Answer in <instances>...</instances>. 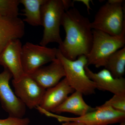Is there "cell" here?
<instances>
[{
	"label": "cell",
	"instance_id": "19",
	"mask_svg": "<svg viewBox=\"0 0 125 125\" xmlns=\"http://www.w3.org/2000/svg\"><path fill=\"white\" fill-rule=\"evenodd\" d=\"M102 105L111 107L118 111L125 113V94H114Z\"/></svg>",
	"mask_w": 125,
	"mask_h": 125
},
{
	"label": "cell",
	"instance_id": "23",
	"mask_svg": "<svg viewBox=\"0 0 125 125\" xmlns=\"http://www.w3.org/2000/svg\"><path fill=\"white\" fill-rule=\"evenodd\" d=\"M125 125V121L122 122L120 123V125Z\"/></svg>",
	"mask_w": 125,
	"mask_h": 125
},
{
	"label": "cell",
	"instance_id": "14",
	"mask_svg": "<svg viewBox=\"0 0 125 125\" xmlns=\"http://www.w3.org/2000/svg\"><path fill=\"white\" fill-rule=\"evenodd\" d=\"M23 21L0 15V55L11 40L22 38L24 35Z\"/></svg>",
	"mask_w": 125,
	"mask_h": 125
},
{
	"label": "cell",
	"instance_id": "18",
	"mask_svg": "<svg viewBox=\"0 0 125 125\" xmlns=\"http://www.w3.org/2000/svg\"><path fill=\"white\" fill-rule=\"evenodd\" d=\"M20 0H0V15L9 18H17Z\"/></svg>",
	"mask_w": 125,
	"mask_h": 125
},
{
	"label": "cell",
	"instance_id": "5",
	"mask_svg": "<svg viewBox=\"0 0 125 125\" xmlns=\"http://www.w3.org/2000/svg\"><path fill=\"white\" fill-rule=\"evenodd\" d=\"M56 58L62 63L65 78L75 91L80 92L83 95L95 93L97 89L96 84L88 77L85 71V67L88 64L86 56H80L75 60H70L62 56L58 49Z\"/></svg>",
	"mask_w": 125,
	"mask_h": 125
},
{
	"label": "cell",
	"instance_id": "12",
	"mask_svg": "<svg viewBox=\"0 0 125 125\" xmlns=\"http://www.w3.org/2000/svg\"><path fill=\"white\" fill-rule=\"evenodd\" d=\"M29 75L46 89L57 85L65 73L62 63L56 58L48 65L42 66Z\"/></svg>",
	"mask_w": 125,
	"mask_h": 125
},
{
	"label": "cell",
	"instance_id": "7",
	"mask_svg": "<svg viewBox=\"0 0 125 125\" xmlns=\"http://www.w3.org/2000/svg\"><path fill=\"white\" fill-rule=\"evenodd\" d=\"M58 49L28 42L22 47L21 62L24 73L30 75L56 58Z\"/></svg>",
	"mask_w": 125,
	"mask_h": 125
},
{
	"label": "cell",
	"instance_id": "1",
	"mask_svg": "<svg viewBox=\"0 0 125 125\" xmlns=\"http://www.w3.org/2000/svg\"><path fill=\"white\" fill-rule=\"evenodd\" d=\"M90 24L88 18L82 15L75 7L65 11L61 25L66 37L58 48L65 58L74 61L79 56H87L89 53L93 42Z\"/></svg>",
	"mask_w": 125,
	"mask_h": 125
},
{
	"label": "cell",
	"instance_id": "21",
	"mask_svg": "<svg viewBox=\"0 0 125 125\" xmlns=\"http://www.w3.org/2000/svg\"><path fill=\"white\" fill-rule=\"evenodd\" d=\"M62 1H63L66 11L70 9V7H72H72H74L73 1H71V0H62Z\"/></svg>",
	"mask_w": 125,
	"mask_h": 125
},
{
	"label": "cell",
	"instance_id": "3",
	"mask_svg": "<svg viewBox=\"0 0 125 125\" xmlns=\"http://www.w3.org/2000/svg\"><path fill=\"white\" fill-rule=\"evenodd\" d=\"M93 32L92 48L86 56L87 66L93 65L97 68L104 67L112 54L125 47V30L117 36L95 30H93Z\"/></svg>",
	"mask_w": 125,
	"mask_h": 125
},
{
	"label": "cell",
	"instance_id": "9",
	"mask_svg": "<svg viewBox=\"0 0 125 125\" xmlns=\"http://www.w3.org/2000/svg\"><path fill=\"white\" fill-rule=\"evenodd\" d=\"M15 94L23 103L30 109L40 104L46 89L36 82L31 76L25 74L20 80H12Z\"/></svg>",
	"mask_w": 125,
	"mask_h": 125
},
{
	"label": "cell",
	"instance_id": "13",
	"mask_svg": "<svg viewBox=\"0 0 125 125\" xmlns=\"http://www.w3.org/2000/svg\"><path fill=\"white\" fill-rule=\"evenodd\" d=\"M85 70L87 76L95 83L98 89L108 91L114 94H125V79L124 77L114 78L110 72L106 69L95 73L86 66Z\"/></svg>",
	"mask_w": 125,
	"mask_h": 125
},
{
	"label": "cell",
	"instance_id": "8",
	"mask_svg": "<svg viewBox=\"0 0 125 125\" xmlns=\"http://www.w3.org/2000/svg\"><path fill=\"white\" fill-rule=\"evenodd\" d=\"M12 77L11 72L6 68L0 73V101L9 116L23 118L26 113V107L10 86V81Z\"/></svg>",
	"mask_w": 125,
	"mask_h": 125
},
{
	"label": "cell",
	"instance_id": "6",
	"mask_svg": "<svg viewBox=\"0 0 125 125\" xmlns=\"http://www.w3.org/2000/svg\"><path fill=\"white\" fill-rule=\"evenodd\" d=\"M46 115L55 117L60 122L77 121L85 125H108L125 121V113L118 111L110 106L102 105L83 116L74 117L61 116L47 113Z\"/></svg>",
	"mask_w": 125,
	"mask_h": 125
},
{
	"label": "cell",
	"instance_id": "20",
	"mask_svg": "<svg viewBox=\"0 0 125 125\" xmlns=\"http://www.w3.org/2000/svg\"><path fill=\"white\" fill-rule=\"evenodd\" d=\"M30 122L28 118H17L9 116L4 119H0V125H28Z\"/></svg>",
	"mask_w": 125,
	"mask_h": 125
},
{
	"label": "cell",
	"instance_id": "2",
	"mask_svg": "<svg viewBox=\"0 0 125 125\" xmlns=\"http://www.w3.org/2000/svg\"><path fill=\"white\" fill-rule=\"evenodd\" d=\"M123 0H109L100 7L90 25L93 30L113 36L125 30V9Z\"/></svg>",
	"mask_w": 125,
	"mask_h": 125
},
{
	"label": "cell",
	"instance_id": "15",
	"mask_svg": "<svg viewBox=\"0 0 125 125\" xmlns=\"http://www.w3.org/2000/svg\"><path fill=\"white\" fill-rule=\"evenodd\" d=\"M93 108L85 102L83 94L78 91H75L58 107L52 111L56 114L67 112L74 114L78 117L83 116L85 114L94 111Z\"/></svg>",
	"mask_w": 125,
	"mask_h": 125
},
{
	"label": "cell",
	"instance_id": "22",
	"mask_svg": "<svg viewBox=\"0 0 125 125\" xmlns=\"http://www.w3.org/2000/svg\"><path fill=\"white\" fill-rule=\"evenodd\" d=\"M61 125H85L80 122L77 121L65 122L62 123Z\"/></svg>",
	"mask_w": 125,
	"mask_h": 125
},
{
	"label": "cell",
	"instance_id": "16",
	"mask_svg": "<svg viewBox=\"0 0 125 125\" xmlns=\"http://www.w3.org/2000/svg\"><path fill=\"white\" fill-rule=\"evenodd\" d=\"M46 0H20L24 6L22 15L23 22L33 26L42 25L41 7Z\"/></svg>",
	"mask_w": 125,
	"mask_h": 125
},
{
	"label": "cell",
	"instance_id": "4",
	"mask_svg": "<svg viewBox=\"0 0 125 125\" xmlns=\"http://www.w3.org/2000/svg\"><path fill=\"white\" fill-rule=\"evenodd\" d=\"M41 10L42 25L44 31L40 45L46 46L51 42L60 45L62 41L60 28L66 11L62 0H46Z\"/></svg>",
	"mask_w": 125,
	"mask_h": 125
},
{
	"label": "cell",
	"instance_id": "11",
	"mask_svg": "<svg viewBox=\"0 0 125 125\" xmlns=\"http://www.w3.org/2000/svg\"><path fill=\"white\" fill-rule=\"evenodd\" d=\"M22 43L20 39L11 40L0 55V65L9 70L13 80L17 81L25 74L21 62Z\"/></svg>",
	"mask_w": 125,
	"mask_h": 125
},
{
	"label": "cell",
	"instance_id": "17",
	"mask_svg": "<svg viewBox=\"0 0 125 125\" xmlns=\"http://www.w3.org/2000/svg\"><path fill=\"white\" fill-rule=\"evenodd\" d=\"M104 67L114 78L123 77L125 72V46L112 54Z\"/></svg>",
	"mask_w": 125,
	"mask_h": 125
},
{
	"label": "cell",
	"instance_id": "10",
	"mask_svg": "<svg viewBox=\"0 0 125 125\" xmlns=\"http://www.w3.org/2000/svg\"><path fill=\"white\" fill-rule=\"evenodd\" d=\"M75 91L65 77L57 85L46 89L40 104L36 108L42 114L51 112Z\"/></svg>",
	"mask_w": 125,
	"mask_h": 125
}]
</instances>
